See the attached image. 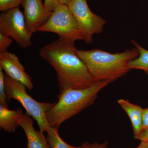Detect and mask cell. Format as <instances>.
I'll list each match as a JSON object with an SVG mask.
<instances>
[{"label":"cell","instance_id":"obj_23","mask_svg":"<svg viewBox=\"0 0 148 148\" xmlns=\"http://www.w3.org/2000/svg\"><path fill=\"white\" fill-rule=\"evenodd\" d=\"M61 3L66 4V5H68L71 2L72 0H60Z\"/></svg>","mask_w":148,"mask_h":148},{"label":"cell","instance_id":"obj_13","mask_svg":"<svg viewBox=\"0 0 148 148\" xmlns=\"http://www.w3.org/2000/svg\"><path fill=\"white\" fill-rule=\"evenodd\" d=\"M131 42L138 49L139 55L138 58L130 62V69L142 70L148 77V50L138 44L134 40H131Z\"/></svg>","mask_w":148,"mask_h":148},{"label":"cell","instance_id":"obj_20","mask_svg":"<svg viewBox=\"0 0 148 148\" xmlns=\"http://www.w3.org/2000/svg\"><path fill=\"white\" fill-rule=\"evenodd\" d=\"M136 139L140 140L141 142L148 143V127L143 130Z\"/></svg>","mask_w":148,"mask_h":148},{"label":"cell","instance_id":"obj_19","mask_svg":"<svg viewBox=\"0 0 148 148\" xmlns=\"http://www.w3.org/2000/svg\"><path fill=\"white\" fill-rule=\"evenodd\" d=\"M60 3H61L60 0H44V4L46 8L51 13Z\"/></svg>","mask_w":148,"mask_h":148},{"label":"cell","instance_id":"obj_11","mask_svg":"<svg viewBox=\"0 0 148 148\" xmlns=\"http://www.w3.org/2000/svg\"><path fill=\"white\" fill-rule=\"evenodd\" d=\"M118 103L129 116L132 123L134 137L136 139L143 131L144 109L125 99H120Z\"/></svg>","mask_w":148,"mask_h":148},{"label":"cell","instance_id":"obj_6","mask_svg":"<svg viewBox=\"0 0 148 148\" xmlns=\"http://www.w3.org/2000/svg\"><path fill=\"white\" fill-rule=\"evenodd\" d=\"M0 33L13 39L21 48L32 45V35L27 29L24 14L19 7L3 12L0 14Z\"/></svg>","mask_w":148,"mask_h":148},{"label":"cell","instance_id":"obj_7","mask_svg":"<svg viewBox=\"0 0 148 148\" xmlns=\"http://www.w3.org/2000/svg\"><path fill=\"white\" fill-rule=\"evenodd\" d=\"M68 6L84 34L85 41L91 43L93 35L103 32L107 21L91 12L86 0H72Z\"/></svg>","mask_w":148,"mask_h":148},{"label":"cell","instance_id":"obj_21","mask_svg":"<svg viewBox=\"0 0 148 148\" xmlns=\"http://www.w3.org/2000/svg\"><path fill=\"white\" fill-rule=\"evenodd\" d=\"M147 127H148V108L144 109V110L143 115V131Z\"/></svg>","mask_w":148,"mask_h":148},{"label":"cell","instance_id":"obj_9","mask_svg":"<svg viewBox=\"0 0 148 148\" xmlns=\"http://www.w3.org/2000/svg\"><path fill=\"white\" fill-rule=\"evenodd\" d=\"M0 67L8 76L24 85L29 91L33 89L32 79L15 54L8 51L0 53Z\"/></svg>","mask_w":148,"mask_h":148},{"label":"cell","instance_id":"obj_22","mask_svg":"<svg viewBox=\"0 0 148 148\" xmlns=\"http://www.w3.org/2000/svg\"><path fill=\"white\" fill-rule=\"evenodd\" d=\"M135 148H148V143L141 142L139 146Z\"/></svg>","mask_w":148,"mask_h":148},{"label":"cell","instance_id":"obj_12","mask_svg":"<svg viewBox=\"0 0 148 148\" xmlns=\"http://www.w3.org/2000/svg\"><path fill=\"white\" fill-rule=\"evenodd\" d=\"M24 114L20 108L10 110L0 105V128L9 133L15 132L19 126L18 121Z\"/></svg>","mask_w":148,"mask_h":148},{"label":"cell","instance_id":"obj_8","mask_svg":"<svg viewBox=\"0 0 148 148\" xmlns=\"http://www.w3.org/2000/svg\"><path fill=\"white\" fill-rule=\"evenodd\" d=\"M21 5L27 29L32 35L45 24L52 13L47 10L42 0H23Z\"/></svg>","mask_w":148,"mask_h":148},{"label":"cell","instance_id":"obj_17","mask_svg":"<svg viewBox=\"0 0 148 148\" xmlns=\"http://www.w3.org/2000/svg\"><path fill=\"white\" fill-rule=\"evenodd\" d=\"M13 41L10 37L0 33V53L7 51Z\"/></svg>","mask_w":148,"mask_h":148},{"label":"cell","instance_id":"obj_5","mask_svg":"<svg viewBox=\"0 0 148 148\" xmlns=\"http://www.w3.org/2000/svg\"><path fill=\"white\" fill-rule=\"evenodd\" d=\"M38 32L55 33L59 38L73 44L78 40H85L84 34L69 7L61 3Z\"/></svg>","mask_w":148,"mask_h":148},{"label":"cell","instance_id":"obj_15","mask_svg":"<svg viewBox=\"0 0 148 148\" xmlns=\"http://www.w3.org/2000/svg\"><path fill=\"white\" fill-rule=\"evenodd\" d=\"M7 102L5 87V75L3 69L0 67V104L5 108H8Z\"/></svg>","mask_w":148,"mask_h":148},{"label":"cell","instance_id":"obj_3","mask_svg":"<svg viewBox=\"0 0 148 148\" xmlns=\"http://www.w3.org/2000/svg\"><path fill=\"white\" fill-rule=\"evenodd\" d=\"M111 82L108 80L98 81L87 88H70L58 95V101L46 114L50 127L58 130L64 122L91 106L99 92Z\"/></svg>","mask_w":148,"mask_h":148},{"label":"cell","instance_id":"obj_14","mask_svg":"<svg viewBox=\"0 0 148 148\" xmlns=\"http://www.w3.org/2000/svg\"><path fill=\"white\" fill-rule=\"evenodd\" d=\"M46 132V138L51 148H84L82 145L79 147H74L67 144L60 137L58 130L51 127Z\"/></svg>","mask_w":148,"mask_h":148},{"label":"cell","instance_id":"obj_2","mask_svg":"<svg viewBox=\"0 0 148 148\" xmlns=\"http://www.w3.org/2000/svg\"><path fill=\"white\" fill-rule=\"evenodd\" d=\"M77 53L96 81L108 80L111 82L130 71V62L139 55L136 47L114 53L99 49L88 51L77 49Z\"/></svg>","mask_w":148,"mask_h":148},{"label":"cell","instance_id":"obj_10","mask_svg":"<svg viewBox=\"0 0 148 148\" xmlns=\"http://www.w3.org/2000/svg\"><path fill=\"white\" fill-rule=\"evenodd\" d=\"M18 124L27 136V148H51L43 132L35 130L33 120L27 113L18 120Z\"/></svg>","mask_w":148,"mask_h":148},{"label":"cell","instance_id":"obj_18","mask_svg":"<svg viewBox=\"0 0 148 148\" xmlns=\"http://www.w3.org/2000/svg\"><path fill=\"white\" fill-rule=\"evenodd\" d=\"M109 142L108 140H105L103 143H90L86 142L82 143L84 148H108Z\"/></svg>","mask_w":148,"mask_h":148},{"label":"cell","instance_id":"obj_1","mask_svg":"<svg viewBox=\"0 0 148 148\" xmlns=\"http://www.w3.org/2000/svg\"><path fill=\"white\" fill-rule=\"evenodd\" d=\"M75 44L59 38L42 48L40 56L55 70L59 94L70 88L89 87L96 82L77 53Z\"/></svg>","mask_w":148,"mask_h":148},{"label":"cell","instance_id":"obj_16","mask_svg":"<svg viewBox=\"0 0 148 148\" xmlns=\"http://www.w3.org/2000/svg\"><path fill=\"white\" fill-rule=\"evenodd\" d=\"M23 0H0V10L3 12L18 7Z\"/></svg>","mask_w":148,"mask_h":148},{"label":"cell","instance_id":"obj_4","mask_svg":"<svg viewBox=\"0 0 148 148\" xmlns=\"http://www.w3.org/2000/svg\"><path fill=\"white\" fill-rule=\"evenodd\" d=\"M5 87L8 102L13 99L21 103L26 113L36 120L41 132L44 133L50 129L46 114L54 106L56 102L41 103L36 101L28 95L24 85L5 75Z\"/></svg>","mask_w":148,"mask_h":148}]
</instances>
